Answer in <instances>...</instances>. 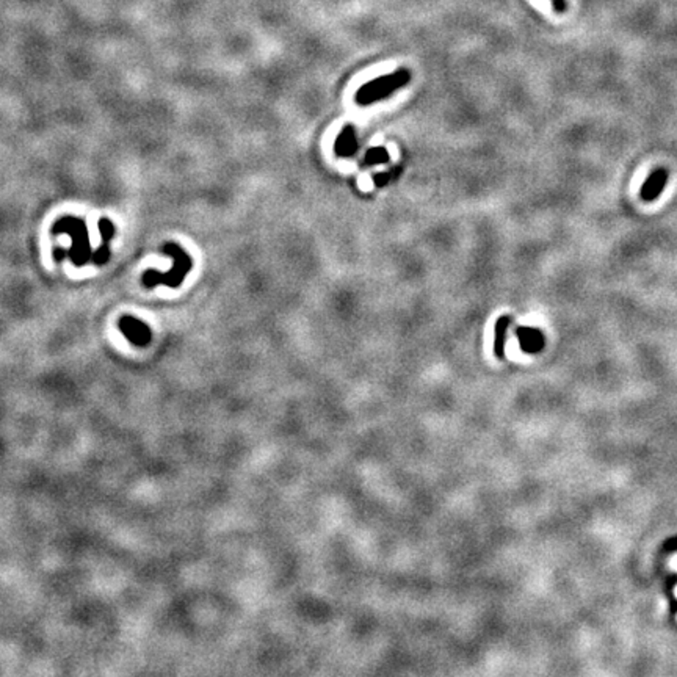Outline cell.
I'll return each instance as SVG.
<instances>
[{"mask_svg": "<svg viewBox=\"0 0 677 677\" xmlns=\"http://www.w3.org/2000/svg\"><path fill=\"white\" fill-rule=\"evenodd\" d=\"M516 334L519 338V345L524 353H538L544 348L546 338H544L542 331L530 326H519L516 329Z\"/></svg>", "mask_w": 677, "mask_h": 677, "instance_id": "cell-7", "label": "cell"}, {"mask_svg": "<svg viewBox=\"0 0 677 677\" xmlns=\"http://www.w3.org/2000/svg\"><path fill=\"white\" fill-rule=\"evenodd\" d=\"M358 137H356V129L353 124H347L343 126V129L338 132V135L336 138L334 143V152L336 156L342 157V159H348L351 156H355L358 151Z\"/></svg>", "mask_w": 677, "mask_h": 677, "instance_id": "cell-6", "label": "cell"}, {"mask_svg": "<svg viewBox=\"0 0 677 677\" xmlns=\"http://www.w3.org/2000/svg\"><path fill=\"white\" fill-rule=\"evenodd\" d=\"M399 174H400V168H399V166L389 169V171H385V173L373 174V183H375V187H385V186H387V183L391 182V181H394Z\"/></svg>", "mask_w": 677, "mask_h": 677, "instance_id": "cell-10", "label": "cell"}, {"mask_svg": "<svg viewBox=\"0 0 677 677\" xmlns=\"http://www.w3.org/2000/svg\"><path fill=\"white\" fill-rule=\"evenodd\" d=\"M391 161V154L386 148L382 146H378V148H370L365 152V156L363 159V165L365 166H375V165H382Z\"/></svg>", "mask_w": 677, "mask_h": 677, "instance_id": "cell-9", "label": "cell"}, {"mask_svg": "<svg viewBox=\"0 0 677 677\" xmlns=\"http://www.w3.org/2000/svg\"><path fill=\"white\" fill-rule=\"evenodd\" d=\"M668 179H669L668 169L665 168L654 169V171L649 174V178L644 181L642 190H639V196H642V200L644 203L656 201L657 198L664 193Z\"/></svg>", "mask_w": 677, "mask_h": 677, "instance_id": "cell-5", "label": "cell"}, {"mask_svg": "<svg viewBox=\"0 0 677 677\" xmlns=\"http://www.w3.org/2000/svg\"><path fill=\"white\" fill-rule=\"evenodd\" d=\"M99 232L102 235V240L106 241V244H108L110 240L113 239V235H115V226L113 223L110 222L108 218H102L101 222H99Z\"/></svg>", "mask_w": 677, "mask_h": 677, "instance_id": "cell-11", "label": "cell"}, {"mask_svg": "<svg viewBox=\"0 0 677 677\" xmlns=\"http://www.w3.org/2000/svg\"><path fill=\"white\" fill-rule=\"evenodd\" d=\"M552 5L557 13H563L566 10V0H552Z\"/></svg>", "mask_w": 677, "mask_h": 677, "instance_id": "cell-13", "label": "cell"}, {"mask_svg": "<svg viewBox=\"0 0 677 677\" xmlns=\"http://www.w3.org/2000/svg\"><path fill=\"white\" fill-rule=\"evenodd\" d=\"M108 257H110V249L107 246V244L104 241V245L99 246L98 251H96L93 254V262L96 265H104L107 261H108Z\"/></svg>", "mask_w": 677, "mask_h": 677, "instance_id": "cell-12", "label": "cell"}, {"mask_svg": "<svg viewBox=\"0 0 677 677\" xmlns=\"http://www.w3.org/2000/svg\"><path fill=\"white\" fill-rule=\"evenodd\" d=\"M161 253L173 257V268L166 271V273H161V271L157 270L144 271L143 285L151 289V287L157 284H164L166 287H171V289H178L183 283L186 276L190 273L191 267H193V261H191L190 254L183 251L182 246H179L178 244H165L164 248H161Z\"/></svg>", "mask_w": 677, "mask_h": 677, "instance_id": "cell-1", "label": "cell"}, {"mask_svg": "<svg viewBox=\"0 0 677 677\" xmlns=\"http://www.w3.org/2000/svg\"><path fill=\"white\" fill-rule=\"evenodd\" d=\"M513 319L510 315H502L496 323V341H494V353L499 359L505 358V343H506V331L511 326Z\"/></svg>", "mask_w": 677, "mask_h": 677, "instance_id": "cell-8", "label": "cell"}, {"mask_svg": "<svg viewBox=\"0 0 677 677\" xmlns=\"http://www.w3.org/2000/svg\"><path fill=\"white\" fill-rule=\"evenodd\" d=\"M411 82V72L404 68L397 69L391 74H385L378 79H373L370 82L364 84L359 88L355 99L356 104L360 107H367L377 102L389 98L394 93H397L402 88L406 86Z\"/></svg>", "mask_w": 677, "mask_h": 677, "instance_id": "cell-2", "label": "cell"}, {"mask_svg": "<svg viewBox=\"0 0 677 677\" xmlns=\"http://www.w3.org/2000/svg\"><path fill=\"white\" fill-rule=\"evenodd\" d=\"M120 329L124 337H126L130 343L137 345V347H146L152 338L149 326L142 320L130 317V315H124L120 320Z\"/></svg>", "mask_w": 677, "mask_h": 677, "instance_id": "cell-4", "label": "cell"}, {"mask_svg": "<svg viewBox=\"0 0 677 677\" xmlns=\"http://www.w3.org/2000/svg\"><path fill=\"white\" fill-rule=\"evenodd\" d=\"M52 232L54 234L66 232L71 235L72 246L69 249V256L77 267H82L84 263L88 262V259H93L90 237H88L86 226L82 220L74 218V217H64L63 220H60V222H57Z\"/></svg>", "mask_w": 677, "mask_h": 677, "instance_id": "cell-3", "label": "cell"}]
</instances>
